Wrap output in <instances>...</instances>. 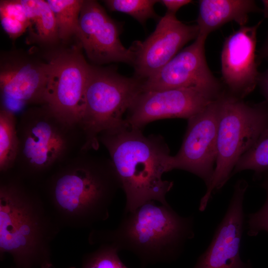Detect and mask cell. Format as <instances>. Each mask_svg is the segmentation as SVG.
Listing matches in <instances>:
<instances>
[{"label": "cell", "mask_w": 268, "mask_h": 268, "mask_svg": "<svg viewBox=\"0 0 268 268\" xmlns=\"http://www.w3.org/2000/svg\"><path fill=\"white\" fill-rule=\"evenodd\" d=\"M159 1L167 8V12L176 14L182 7L193 2L190 0H162Z\"/></svg>", "instance_id": "26"}, {"label": "cell", "mask_w": 268, "mask_h": 268, "mask_svg": "<svg viewBox=\"0 0 268 268\" xmlns=\"http://www.w3.org/2000/svg\"><path fill=\"white\" fill-rule=\"evenodd\" d=\"M73 127L46 105L25 112L17 127V160L22 161L18 175L23 179H39L66 153L69 145V130Z\"/></svg>", "instance_id": "7"}, {"label": "cell", "mask_w": 268, "mask_h": 268, "mask_svg": "<svg viewBox=\"0 0 268 268\" xmlns=\"http://www.w3.org/2000/svg\"><path fill=\"white\" fill-rule=\"evenodd\" d=\"M0 20L2 29L15 39L30 27L20 0H2L0 2Z\"/></svg>", "instance_id": "22"}, {"label": "cell", "mask_w": 268, "mask_h": 268, "mask_svg": "<svg viewBox=\"0 0 268 268\" xmlns=\"http://www.w3.org/2000/svg\"><path fill=\"white\" fill-rule=\"evenodd\" d=\"M118 252L111 244H99L95 251L84 255L80 268H128L121 260Z\"/></svg>", "instance_id": "24"}, {"label": "cell", "mask_w": 268, "mask_h": 268, "mask_svg": "<svg viewBox=\"0 0 268 268\" xmlns=\"http://www.w3.org/2000/svg\"><path fill=\"white\" fill-rule=\"evenodd\" d=\"M199 3V36L205 38L229 22H235L240 27L245 26L249 14L263 12L253 0H201Z\"/></svg>", "instance_id": "17"}, {"label": "cell", "mask_w": 268, "mask_h": 268, "mask_svg": "<svg viewBox=\"0 0 268 268\" xmlns=\"http://www.w3.org/2000/svg\"><path fill=\"white\" fill-rule=\"evenodd\" d=\"M194 235L193 215L181 216L170 205H158L150 201L133 211L123 213L116 228L92 230L88 242L91 245L107 243L119 252H130L145 268L175 261Z\"/></svg>", "instance_id": "4"}, {"label": "cell", "mask_w": 268, "mask_h": 268, "mask_svg": "<svg viewBox=\"0 0 268 268\" xmlns=\"http://www.w3.org/2000/svg\"><path fill=\"white\" fill-rule=\"evenodd\" d=\"M54 14L59 39L78 35L79 17L83 0H47Z\"/></svg>", "instance_id": "20"}, {"label": "cell", "mask_w": 268, "mask_h": 268, "mask_svg": "<svg viewBox=\"0 0 268 268\" xmlns=\"http://www.w3.org/2000/svg\"><path fill=\"white\" fill-rule=\"evenodd\" d=\"M30 22L34 35L39 40L51 43L59 39L56 19L47 0H20Z\"/></svg>", "instance_id": "18"}, {"label": "cell", "mask_w": 268, "mask_h": 268, "mask_svg": "<svg viewBox=\"0 0 268 268\" xmlns=\"http://www.w3.org/2000/svg\"><path fill=\"white\" fill-rule=\"evenodd\" d=\"M62 227L44 197L18 174L0 184V255L15 268H54L51 244Z\"/></svg>", "instance_id": "1"}, {"label": "cell", "mask_w": 268, "mask_h": 268, "mask_svg": "<svg viewBox=\"0 0 268 268\" xmlns=\"http://www.w3.org/2000/svg\"><path fill=\"white\" fill-rule=\"evenodd\" d=\"M121 188L111 160L82 158L53 174L44 197L62 228H89L106 220Z\"/></svg>", "instance_id": "3"}, {"label": "cell", "mask_w": 268, "mask_h": 268, "mask_svg": "<svg viewBox=\"0 0 268 268\" xmlns=\"http://www.w3.org/2000/svg\"><path fill=\"white\" fill-rule=\"evenodd\" d=\"M98 140L108 150L125 193L123 213L150 201L169 205L166 197L173 183L163 180L162 175L173 170V156L161 135L145 136L141 130L127 126L105 131Z\"/></svg>", "instance_id": "2"}, {"label": "cell", "mask_w": 268, "mask_h": 268, "mask_svg": "<svg viewBox=\"0 0 268 268\" xmlns=\"http://www.w3.org/2000/svg\"><path fill=\"white\" fill-rule=\"evenodd\" d=\"M268 126V106L265 101L251 104L224 90L219 98L214 172L210 185L201 199L200 211L205 209L212 193L226 184L240 158Z\"/></svg>", "instance_id": "5"}, {"label": "cell", "mask_w": 268, "mask_h": 268, "mask_svg": "<svg viewBox=\"0 0 268 268\" xmlns=\"http://www.w3.org/2000/svg\"><path fill=\"white\" fill-rule=\"evenodd\" d=\"M122 25L111 18L95 0H83L79 17L78 33L88 58L97 64L121 62L132 65L134 52L122 44Z\"/></svg>", "instance_id": "13"}, {"label": "cell", "mask_w": 268, "mask_h": 268, "mask_svg": "<svg viewBox=\"0 0 268 268\" xmlns=\"http://www.w3.org/2000/svg\"><path fill=\"white\" fill-rule=\"evenodd\" d=\"M15 268V267H14V268Z\"/></svg>", "instance_id": "30"}, {"label": "cell", "mask_w": 268, "mask_h": 268, "mask_svg": "<svg viewBox=\"0 0 268 268\" xmlns=\"http://www.w3.org/2000/svg\"><path fill=\"white\" fill-rule=\"evenodd\" d=\"M262 21L240 27L225 39L221 53V79L229 94L242 99L258 84L256 61L257 33Z\"/></svg>", "instance_id": "15"}, {"label": "cell", "mask_w": 268, "mask_h": 268, "mask_svg": "<svg viewBox=\"0 0 268 268\" xmlns=\"http://www.w3.org/2000/svg\"><path fill=\"white\" fill-rule=\"evenodd\" d=\"M69 268H74V267H70Z\"/></svg>", "instance_id": "29"}, {"label": "cell", "mask_w": 268, "mask_h": 268, "mask_svg": "<svg viewBox=\"0 0 268 268\" xmlns=\"http://www.w3.org/2000/svg\"><path fill=\"white\" fill-rule=\"evenodd\" d=\"M199 34L197 25L186 24L175 14L166 12L144 41L135 42L131 46L134 76L143 80L153 75Z\"/></svg>", "instance_id": "11"}, {"label": "cell", "mask_w": 268, "mask_h": 268, "mask_svg": "<svg viewBox=\"0 0 268 268\" xmlns=\"http://www.w3.org/2000/svg\"><path fill=\"white\" fill-rule=\"evenodd\" d=\"M49 62L51 69L45 105L69 125H79L90 65L77 50L55 54Z\"/></svg>", "instance_id": "8"}, {"label": "cell", "mask_w": 268, "mask_h": 268, "mask_svg": "<svg viewBox=\"0 0 268 268\" xmlns=\"http://www.w3.org/2000/svg\"><path fill=\"white\" fill-rule=\"evenodd\" d=\"M104 1L110 10L128 14L142 25H144L150 18L159 19L154 6L159 0H106Z\"/></svg>", "instance_id": "23"}, {"label": "cell", "mask_w": 268, "mask_h": 268, "mask_svg": "<svg viewBox=\"0 0 268 268\" xmlns=\"http://www.w3.org/2000/svg\"><path fill=\"white\" fill-rule=\"evenodd\" d=\"M257 85H259L268 106V68L263 72L260 73Z\"/></svg>", "instance_id": "27"}, {"label": "cell", "mask_w": 268, "mask_h": 268, "mask_svg": "<svg viewBox=\"0 0 268 268\" xmlns=\"http://www.w3.org/2000/svg\"><path fill=\"white\" fill-rule=\"evenodd\" d=\"M248 187L244 179L236 182L227 210L210 243L193 268H251L250 262H243L240 254L246 224L243 203Z\"/></svg>", "instance_id": "14"}, {"label": "cell", "mask_w": 268, "mask_h": 268, "mask_svg": "<svg viewBox=\"0 0 268 268\" xmlns=\"http://www.w3.org/2000/svg\"><path fill=\"white\" fill-rule=\"evenodd\" d=\"M219 98L188 119L181 147L172 159L173 170L197 176L206 188L212 181L216 160Z\"/></svg>", "instance_id": "9"}, {"label": "cell", "mask_w": 268, "mask_h": 268, "mask_svg": "<svg viewBox=\"0 0 268 268\" xmlns=\"http://www.w3.org/2000/svg\"><path fill=\"white\" fill-rule=\"evenodd\" d=\"M206 38L198 36L157 72L142 80L141 91L181 88H198L218 95L224 91L220 81L206 60Z\"/></svg>", "instance_id": "12"}, {"label": "cell", "mask_w": 268, "mask_h": 268, "mask_svg": "<svg viewBox=\"0 0 268 268\" xmlns=\"http://www.w3.org/2000/svg\"><path fill=\"white\" fill-rule=\"evenodd\" d=\"M221 94L198 88L141 91L128 109L125 121L129 127L141 130L147 124L157 120L188 119Z\"/></svg>", "instance_id": "10"}, {"label": "cell", "mask_w": 268, "mask_h": 268, "mask_svg": "<svg viewBox=\"0 0 268 268\" xmlns=\"http://www.w3.org/2000/svg\"><path fill=\"white\" fill-rule=\"evenodd\" d=\"M261 186L266 191V200L259 210L247 216V229L249 236H256L261 231L268 233V173L264 175Z\"/></svg>", "instance_id": "25"}, {"label": "cell", "mask_w": 268, "mask_h": 268, "mask_svg": "<svg viewBox=\"0 0 268 268\" xmlns=\"http://www.w3.org/2000/svg\"><path fill=\"white\" fill-rule=\"evenodd\" d=\"M254 172L259 179L268 173V126L263 131L253 145L240 158L232 176L244 170Z\"/></svg>", "instance_id": "21"}, {"label": "cell", "mask_w": 268, "mask_h": 268, "mask_svg": "<svg viewBox=\"0 0 268 268\" xmlns=\"http://www.w3.org/2000/svg\"><path fill=\"white\" fill-rule=\"evenodd\" d=\"M51 67L46 63L15 60L0 65V88L5 100L22 105L46 104Z\"/></svg>", "instance_id": "16"}, {"label": "cell", "mask_w": 268, "mask_h": 268, "mask_svg": "<svg viewBox=\"0 0 268 268\" xmlns=\"http://www.w3.org/2000/svg\"><path fill=\"white\" fill-rule=\"evenodd\" d=\"M263 5V13L265 17L268 19V0L265 1ZM259 54L260 58H268V33L265 41L259 51Z\"/></svg>", "instance_id": "28"}, {"label": "cell", "mask_w": 268, "mask_h": 268, "mask_svg": "<svg viewBox=\"0 0 268 268\" xmlns=\"http://www.w3.org/2000/svg\"><path fill=\"white\" fill-rule=\"evenodd\" d=\"M19 148L14 112L4 108L0 111V170L7 173L17 160Z\"/></svg>", "instance_id": "19"}, {"label": "cell", "mask_w": 268, "mask_h": 268, "mask_svg": "<svg viewBox=\"0 0 268 268\" xmlns=\"http://www.w3.org/2000/svg\"><path fill=\"white\" fill-rule=\"evenodd\" d=\"M142 82L114 69L90 66L79 124L85 135L84 149H96L101 133L128 126L123 116L141 91Z\"/></svg>", "instance_id": "6"}]
</instances>
